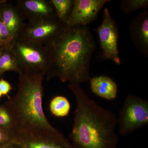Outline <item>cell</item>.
<instances>
[{
  "label": "cell",
  "mask_w": 148,
  "mask_h": 148,
  "mask_svg": "<svg viewBox=\"0 0 148 148\" xmlns=\"http://www.w3.org/2000/svg\"><path fill=\"white\" fill-rule=\"evenodd\" d=\"M3 47L1 45H0V54H1V52L2 50Z\"/></svg>",
  "instance_id": "obj_23"
},
{
  "label": "cell",
  "mask_w": 148,
  "mask_h": 148,
  "mask_svg": "<svg viewBox=\"0 0 148 148\" xmlns=\"http://www.w3.org/2000/svg\"><path fill=\"white\" fill-rule=\"evenodd\" d=\"M24 148H74L65 137L63 138H29L15 140Z\"/></svg>",
  "instance_id": "obj_13"
},
{
  "label": "cell",
  "mask_w": 148,
  "mask_h": 148,
  "mask_svg": "<svg viewBox=\"0 0 148 148\" xmlns=\"http://www.w3.org/2000/svg\"><path fill=\"white\" fill-rule=\"evenodd\" d=\"M44 46L49 60L47 80L57 78L79 84L89 80L95 43L89 27L65 24Z\"/></svg>",
  "instance_id": "obj_1"
},
{
  "label": "cell",
  "mask_w": 148,
  "mask_h": 148,
  "mask_svg": "<svg viewBox=\"0 0 148 148\" xmlns=\"http://www.w3.org/2000/svg\"><path fill=\"white\" fill-rule=\"evenodd\" d=\"M76 100L69 138L74 148H117V116L90 99L80 84H70Z\"/></svg>",
  "instance_id": "obj_3"
},
{
  "label": "cell",
  "mask_w": 148,
  "mask_h": 148,
  "mask_svg": "<svg viewBox=\"0 0 148 148\" xmlns=\"http://www.w3.org/2000/svg\"><path fill=\"white\" fill-rule=\"evenodd\" d=\"M13 39L0 15V45L3 48H9Z\"/></svg>",
  "instance_id": "obj_18"
},
{
  "label": "cell",
  "mask_w": 148,
  "mask_h": 148,
  "mask_svg": "<svg viewBox=\"0 0 148 148\" xmlns=\"http://www.w3.org/2000/svg\"><path fill=\"white\" fill-rule=\"evenodd\" d=\"M56 15L25 22L18 36L32 42L45 45L65 24Z\"/></svg>",
  "instance_id": "obj_6"
},
{
  "label": "cell",
  "mask_w": 148,
  "mask_h": 148,
  "mask_svg": "<svg viewBox=\"0 0 148 148\" xmlns=\"http://www.w3.org/2000/svg\"><path fill=\"white\" fill-rule=\"evenodd\" d=\"M2 2H0V3Z\"/></svg>",
  "instance_id": "obj_25"
},
{
  "label": "cell",
  "mask_w": 148,
  "mask_h": 148,
  "mask_svg": "<svg viewBox=\"0 0 148 148\" xmlns=\"http://www.w3.org/2000/svg\"><path fill=\"white\" fill-rule=\"evenodd\" d=\"M58 19L66 24L73 6V0H51Z\"/></svg>",
  "instance_id": "obj_16"
},
{
  "label": "cell",
  "mask_w": 148,
  "mask_h": 148,
  "mask_svg": "<svg viewBox=\"0 0 148 148\" xmlns=\"http://www.w3.org/2000/svg\"><path fill=\"white\" fill-rule=\"evenodd\" d=\"M15 6L24 20L28 21L56 15L51 0H19Z\"/></svg>",
  "instance_id": "obj_9"
},
{
  "label": "cell",
  "mask_w": 148,
  "mask_h": 148,
  "mask_svg": "<svg viewBox=\"0 0 148 148\" xmlns=\"http://www.w3.org/2000/svg\"><path fill=\"white\" fill-rule=\"evenodd\" d=\"M50 110L55 116L62 117L68 115L71 110V105L66 97L57 96L51 101Z\"/></svg>",
  "instance_id": "obj_15"
},
{
  "label": "cell",
  "mask_w": 148,
  "mask_h": 148,
  "mask_svg": "<svg viewBox=\"0 0 148 148\" xmlns=\"http://www.w3.org/2000/svg\"><path fill=\"white\" fill-rule=\"evenodd\" d=\"M45 75V72L19 74L17 92L4 106L10 115L15 140L65 137L44 112L42 82Z\"/></svg>",
  "instance_id": "obj_2"
},
{
  "label": "cell",
  "mask_w": 148,
  "mask_h": 148,
  "mask_svg": "<svg viewBox=\"0 0 148 148\" xmlns=\"http://www.w3.org/2000/svg\"><path fill=\"white\" fill-rule=\"evenodd\" d=\"M96 32L103 50L101 58L111 60L117 65H120L121 62L118 50V29L108 8L104 10L103 21Z\"/></svg>",
  "instance_id": "obj_7"
},
{
  "label": "cell",
  "mask_w": 148,
  "mask_h": 148,
  "mask_svg": "<svg viewBox=\"0 0 148 148\" xmlns=\"http://www.w3.org/2000/svg\"><path fill=\"white\" fill-rule=\"evenodd\" d=\"M2 95V93L0 92V98L1 97Z\"/></svg>",
  "instance_id": "obj_24"
},
{
  "label": "cell",
  "mask_w": 148,
  "mask_h": 148,
  "mask_svg": "<svg viewBox=\"0 0 148 148\" xmlns=\"http://www.w3.org/2000/svg\"><path fill=\"white\" fill-rule=\"evenodd\" d=\"M92 92L101 98L112 100L117 95L118 87L115 82L110 77L100 75L90 78Z\"/></svg>",
  "instance_id": "obj_11"
},
{
  "label": "cell",
  "mask_w": 148,
  "mask_h": 148,
  "mask_svg": "<svg viewBox=\"0 0 148 148\" xmlns=\"http://www.w3.org/2000/svg\"><path fill=\"white\" fill-rule=\"evenodd\" d=\"M21 73H46L49 65L44 45L32 42L20 36L14 38L10 47Z\"/></svg>",
  "instance_id": "obj_4"
},
{
  "label": "cell",
  "mask_w": 148,
  "mask_h": 148,
  "mask_svg": "<svg viewBox=\"0 0 148 148\" xmlns=\"http://www.w3.org/2000/svg\"><path fill=\"white\" fill-rule=\"evenodd\" d=\"M148 6L147 0H123L120 6L123 13L129 14L141 8L146 9Z\"/></svg>",
  "instance_id": "obj_17"
},
{
  "label": "cell",
  "mask_w": 148,
  "mask_h": 148,
  "mask_svg": "<svg viewBox=\"0 0 148 148\" xmlns=\"http://www.w3.org/2000/svg\"><path fill=\"white\" fill-rule=\"evenodd\" d=\"M1 148H24L21 144L16 141H13Z\"/></svg>",
  "instance_id": "obj_22"
},
{
  "label": "cell",
  "mask_w": 148,
  "mask_h": 148,
  "mask_svg": "<svg viewBox=\"0 0 148 148\" xmlns=\"http://www.w3.org/2000/svg\"><path fill=\"white\" fill-rule=\"evenodd\" d=\"M130 36L140 53L148 56V12L145 10L134 17L129 27Z\"/></svg>",
  "instance_id": "obj_10"
},
{
  "label": "cell",
  "mask_w": 148,
  "mask_h": 148,
  "mask_svg": "<svg viewBox=\"0 0 148 148\" xmlns=\"http://www.w3.org/2000/svg\"><path fill=\"white\" fill-rule=\"evenodd\" d=\"M120 135L125 136L148 124V102L130 94L123 102L117 117Z\"/></svg>",
  "instance_id": "obj_5"
},
{
  "label": "cell",
  "mask_w": 148,
  "mask_h": 148,
  "mask_svg": "<svg viewBox=\"0 0 148 148\" xmlns=\"http://www.w3.org/2000/svg\"><path fill=\"white\" fill-rule=\"evenodd\" d=\"M11 89V86L8 82L5 80H0V92L2 95H7Z\"/></svg>",
  "instance_id": "obj_21"
},
{
  "label": "cell",
  "mask_w": 148,
  "mask_h": 148,
  "mask_svg": "<svg viewBox=\"0 0 148 148\" xmlns=\"http://www.w3.org/2000/svg\"><path fill=\"white\" fill-rule=\"evenodd\" d=\"M110 0H74L73 6L66 24L70 26H87L98 17L104 5Z\"/></svg>",
  "instance_id": "obj_8"
},
{
  "label": "cell",
  "mask_w": 148,
  "mask_h": 148,
  "mask_svg": "<svg viewBox=\"0 0 148 148\" xmlns=\"http://www.w3.org/2000/svg\"><path fill=\"white\" fill-rule=\"evenodd\" d=\"M0 127L12 130V123L10 115L4 106L0 107Z\"/></svg>",
  "instance_id": "obj_20"
},
{
  "label": "cell",
  "mask_w": 148,
  "mask_h": 148,
  "mask_svg": "<svg viewBox=\"0 0 148 148\" xmlns=\"http://www.w3.org/2000/svg\"><path fill=\"white\" fill-rule=\"evenodd\" d=\"M3 5L0 7V15L10 35L14 38H15L20 34L25 20L15 5Z\"/></svg>",
  "instance_id": "obj_12"
},
{
  "label": "cell",
  "mask_w": 148,
  "mask_h": 148,
  "mask_svg": "<svg viewBox=\"0 0 148 148\" xmlns=\"http://www.w3.org/2000/svg\"><path fill=\"white\" fill-rule=\"evenodd\" d=\"M15 140L16 137L12 130L0 127V148Z\"/></svg>",
  "instance_id": "obj_19"
},
{
  "label": "cell",
  "mask_w": 148,
  "mask_h": 148,
  "mask_svg": "<svg viewBox=\"0 0 148 148\" xmlns=\"http://www.w3.org/2000/svg\"><path fill=\"white\" fill-rule=\"evenodd\" d=\"M7 71H13L21 73L16 57L10 48L3 47L0 54V75Z\"/></svg>",
  "instance_id": "obj_14"
}]
</instances>
